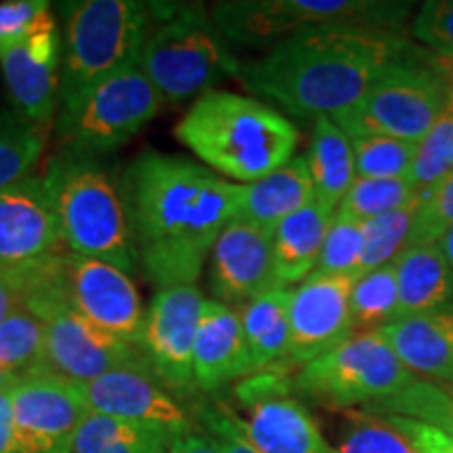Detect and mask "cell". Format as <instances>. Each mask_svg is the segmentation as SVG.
Masks as SVG:
<instances>
[{"instance_id":"1","label":"cell","mask_w":453,"mask_h":453,"mask_svg":"<svg viewBox=\"0 0 453 453\" xmlns=\"http://www.w3.org/2000/svg\"><path fill=\"white\" fill-rule=\"evenodd\" d=\"M139 267L160 288L200 277L220 231L237 217L242 185L187 157L145 151L118 180Z\"/></svg>"},{"instance_id":"2","label":"cell","mask_w":453,"mask_h":453,"mask_svg":"<svg viewBox=\"0 0 453 453\" xmlns=\"http://www.w3.org/2000/svg\"><path fill=\"white\" fill-rule=\"evenodd\" d=\"M411 50L395 32H298L273 44L260 59L242 61L235 78L283 111L317 120L359 104L378 73Z\"/></svg>"},{"instance_id":"3","label":"cell","mask_w":453,"mask_h":453,"mask_svg":"<svg viewBox=\"0 0 453 453\" xmlns=\"http://www.w3.org/2000/svg\"><path fill=\"white\" fill-rule=\"evenodd\" d=\"M174 137L219 177L248 185L292 160L298 128L263 101L211 90L180 118Z\"/></svg>"},{"instance_id":"4","label":"cell","mask_w":453,"mask_h":453,"mask_svg":"<svg viewBox=\"0 0 453 453\" xmlns=\"http://www.w3.org/2000/svg\"><path fill=\"white\" fill-rule=\"evenodd\" d=\"M42 179L67 250L137 273L139 257L120 185L110 173L93 156L65 150L50 160Z\"/></svg>"},{"instance_id":"5","label":"cell","mask_w":453,"mask_h":453,"mask_svg":"<svg viewBox=\"0 0 453 453\" xmlns=\"http://www.w3.org/2000/svg\"><path fill=\"white\" fill-rule=\"evenodd\" d=\"M151 27L137 65L160 93L162 101L180 104L214 90L235 78L240 59L202 4L150 3Z\"/></svg>"},{"instance_id":"6","label":"cell","mask_w":453,"mask_h":453,"mask_svg":"<svg viewBox=\"0 0 453 453\" xmlns=\"http://www.w3.org/2000/svg\"><path fill=\"white\" fill-rule=\"evenodd\" d=\"M57 118L67 116L101 81L139 61L151 27V4L82 0L67 4Z\"/></svg>"},{"instance_id":"7","label":"cell","mask_w":453,"mask_h":453,"mask_svg":"<svg viewBox=\"0 0 453 453\" xmlns=\"http://www.w3.org/2000/svg\"><path fill=\"white\" fill-rule=\"evenodd\" d=\"M413 3L390 0H229L211 11L229 44L273 47L298 32L361 27L393 32L405 24Z\"/></svg>"},{"instance_id":"8","label":"cell","mask_w":453,"mask_h":453,"mask_svg":"<svg viewBox=\"0 0 453 453\" xmlns=\"http://www.w3.org/2000/svg\"><path fill=\"white\" fill-rule=\"evenodd\" d=\"M420 50L388 64L357 105L332 116L349 137L382 134L418 143L445 116L451 87Z\"/></svg>"},{"instance_id":"9","label":"cell","mask_w":453,"mask_h":453,"mask_svg":"<svg viewBox=\"0 0 453 453\" xmlns=\"http://www.w3.org/2000/svg\"><path fill=\"white\" fill-rule=\"evenodd\" d=\"M416 380L380 332H355L294 376V390L332 410L370 407Z\"/></svg>"},{"instance_id":"10","label":"cell","mask_w":453,"mask_h":453,"mask_svg":"<svg viewBox=\"0 0 453 453\" xmlns=\"http://www.w3.org/2000/svg\"><path fill=\"white\" fill-rule=\"evenodd\" d=\"M162 104L160 93L134 64L88 90L76 110L57 118V130L67 151L95 157L128 143L154 120Z\"/></svg>"},{"instance_id":"11","label":"cell","mask_w":453,"mask_h":453,"mask_svg":"<svg viewBox=\"0 0 453 453\" xmlns=\"http://www.w3.org/2000/svg\"><path fill=\"white\" fill-rule=\"evenodd\" d=\"M235 396L248 410L246 420L240 418L243 434L260 453H334L283 367L243 378Z\"/></svg>"},{"instance_id":"12","label":"cell","mask_w":453,"mask_h":453,"mask_svg":"<svg viewBox=\"0 0 453 453\" xmlns=\"http://www.w3.org/2000/svg\"><path fill=\"white\" fill-rule=\"evenodd\" d=\"M206 300L196 283L168 286L156 292L145 311L139 349L151 373L174 396L197 393L194 349Z\"/></svg>"},{"instance_id":"13","label":"cell","mask_w":453,"mask_h":453,"mask_svg":"<svg viewBox=\"0 0 453 453\" xmlns=\"http://www.w3.org/2000/svg\"><path fill=\"white\" fill-rule=\"evenodd\" d=\"M15 453H73L78 428L90 410L81 384L50 372L13 387Z\"/></svg>"},{"instance_id":"14","label":"cell","mask_w":453,"mask_h":453,"mask_svg":"<svg viewBox=\"0 0 453 453\" xmlns=\"http://www.w3.org/2000/svg\"><path fill=\"white\" fill-rule=\"evenodd\" d=\"M65 290L73 309L101 332L139 347L145 311L133 277L99 258L65 252Z\"/></svg>"},{"instance_id":"15","label":"cell","mask_w":453,"mask_h":453,"mask_svg":"<svg viewBox=\"0 0 453 453\" xmlns=\"http://www.w3.org/2000/svg\"><path fill=\"white\" fill-rule=\"evenodd\" d=\"M353 277L311 275L292 290L290 353L286 367H304L355 334Z\"/></svg>"},{"instance_id":"16","label":"cell","mask_w":453,"mask_h":453,"mask_svg":"<svg viewBox=\"0 0 453 453\" xmlns=\"http://www.w3.org/2000/svg\"><path fill=\"white\" fill-rule=\"evenodd\" d=\"M61 57L64 47L50 13L26 41L0 53V67L15 111L42 127H49L59 111Z\"/></svg>"},{"instance_id":"17","label":"cell","mask_w":453,"mask_h":453,"mask_svg":"<svg viewBox=\"0 0 453 453\" xmlns=\"http://www.w3.org/2000/svg\"><path fill=\"white\" fill-rule=\"evenodd\" d=\"M88 410L118 420L145 424L170 434L194 433L196 420L147 367H122L81 384Z\"/></svg>"},{"instance_id":"18","label":"cell","mask_w":453,"mask_h":453,"mask_svg":"<svg viewBox=\"0 0 453 453\" xmlns=\"http://www.w3.org/2000/svg\"><path fill=\"white\" fill-rule=\"evenodd\" d=\"M67 250L42 177L0 191V271H15Z\"/></svg>"},{"instance_id":"19","label":"cell","mask_w":453,"mask_h":453,"mask_svg":"<svg viewBox=\"0 0 453 453\" xmlns=\"http://www.w3.org/2000/svg\"><path fill=\"white\" fill-rule=\"evenodd\" d=\"M211 288L214 300L248 304L273 288V234L234 219L212 248Z\"/></svg>"},{"instance_id":"20","label":"cell","mask_w":453,"mask_h":453,"mask_svg":"<svg viewBox=\"0 0 453 453\" xmlns=\"http://www.w3.org/2000/svg\"><path fill=\"white\" fill-rule=\"evenodd\" d=\"M250 373V355L243 338L242 313L220 300L208 298L194 349L197 393H217L226 384L243 380Z\"/></svg>"},{"instance_id":"21","label":"cell","mask_w":453,"mask_h":453,"mask_svg":"<svg viewBox=\"0 0 453 453\" xmlns=\"http://www.w3.org/2000/svg\"><path fill=\"white\" fill-rule=\"evenodd\" d=\"M411 373L445 382L453 373V304L378 330Z\"/></svg>"},{"instance_id":"22","label":"cell","mask_w":453,"mask_h":453,"mask_svg":"<svg viewBox=\"0 0 453 453\" xmlns=\"http://www.w3.org/2000/svg\"><path fill=\"white\" fill-rule=\"evenodd\" d=\"M313 200L315 185L307 156H294L269 177L242 185L240 211L235 219L275 234L283 220L303 211Z\"/></svg>"},{"instance_id":"23","label":"cell","mask_w":453,"mask_h":453,"mask_svg":"<svg viewBox=\"0 0 453 453\" xmlns=\"http://www.w3.org/2000/svg\"><path fill=\"white\" fill-rule=\"evenodd\" d=\"M334 214L332 208L313 200L277 226L273 234V288H292L313 275Z\"/></svg>"},{"instance_id":"24","label":"cell","mask_w":453,"mask_h":453,"mask_svg":"<svg viewBox=\"0 0 453 453\" xmlns=\"http://www.w3.org/2000/svg\"><path fill=\"white\" fill-rule=\"evenodd\" d=\"M399 319L453 304V269L439 243H416L395 260Z\"/></svg>"},{"instance_id":"25","label":"cell","mask_w":453,"mask_h":453,"mask_svg":"<svg viewBox=\"0 0 453 453\" xmlns=\"http://www.w3.org/2000/svg\"><path fill=\"white\" fill-rule=\"evenodd\" d=\"M292 290L294 288H271L240 311L252 373L286 367L290 353Z\"/></svg>"},{"instance_id":"26","label":"cell","mask_w":453,"mask_h":453,"mask_svg":"<svg viewBox=\"0 0 453 453\" xmlns=\"http://www.w3.org/2000/svg\"><path fill=\"white\" fill-rule=\"evenodd\" d=\"M304 156L313 177L315 200L336 212L357 179L350 137L332 118L319 116L311 134L309 151Z\"/></svg>"},{"instance_id":"27","label":"cell","mask_w":453,"mask_h":453,"mask_svg":"<svg viewBox=\"0 0 453 453\" xmlns=\"http://www.w3.org/2000/svg\"><path fill=\"white\" fill-rule=\"evenodd\" d=\"M174 437L179 434L90 411L78 428L73 453H157Z\"/></svg>"},{"instance_id":"28","label":"cell","mask_w":453,"mask_h":453,"mask_svg":"<svg viewBox=\"0 0 453 453\" xmlns=\"http://www.w3.org/2000/svg\"><path fill=\"white\" fill-rule=\"evenodd\" d=\"M49 372L44 359V326L32 311L15 307L0 324V373L24 380Z\"/></svg>"},{"instance_id":"29","label":"cell","mask_w":453,"mask_h":453,"mask_svg":"<svg viewBox=\"0 0 453 453\" xmlns=\"http://www.w3.org/2000/svg\"><path fill=\"white\" fill-rule=\"evenodd\" d=\"M47 145V127L21 116L0 113V191L32 177Z\"/></svg>"},{"instance_id":"30","label":"cell","mask_w":453,"mask_h":453,"mask_svg":"<svg viewBox=\"0 0 453 453\" xmlns=\"http://www.w3.org/2000/svg\"><path fill=\"white\" fill-rule=\"evenodd\" d=\"M378 416H403L430 424L453 439V390L430 380H413L388 399L364 407Z\"/></svg>"},{"instance_id":"31","label":"cell","mask_w":453,"mask_h":453,"mask_svg":"<svg viewBox=\"0 0 453 453\" xmlns=\"http://www.w3.org/2000/svg\"><path fill=\"white\" fill-rule=\"evenodd\" d=\"M418 211H420V197H416L403 208H396L393 212L364 220L361 275L393 265L410 248Z\"/></svg>"},{"instance_id":"32","label":"cell","mask_w":453,"mask_h":453,"mask_svg":"<svg viewBox=\"0 0 453 453\" xmlns=\"http://www.w3.org/2000/svg\"><path fill=\"white\" fill-rule=\"evenodd\" d=\"M355 332H378L399 319V286L395 265L357 277L350 294Z\"/></svg>"},{"instance_id":"33","label":"cell","mask_w":453,"mask_h":453,"mask_svg":"<svg viewBox=\"0 0 453 453\" xmlns=\"http://www.w3.org/2000/svg\"><path fill=\"white\" fill-rule=\"evenodd\" d=\"M453 174V113L445 116L416 143V156L407 180L418 197L426 196L439 183Z\"/></svg>"},{"instance_id":"34","label":"cell","mask_w":453,"mask_h":453,"mask_svg":"<svg viewBox=\"0 0 453 453\" xmlns=\"http://www.w3.org/2000/svg\"><path fill=\"white\" fill-rule=\"evenodd\" d=\"M355 151V170L361 179H407L416 143L382 134H357L350 137Z\"/></svg>"},{"instance_id":"35","label":"cell","mask_w":453,"mask_h":453,"mask_svg":"<svg viewBox=\"0 0 453 453\" xmlns=\"http://www.w3.org/2000/svg\"><path fill=\"white\" fill-rule=\"evenodd\" d=\"M416 197V191L407 179L357 177L336 212L364 223V220L380 217V214L393 212L396 208H403Z\"/></svg>"},{"instance_id":"36","label":"cell","mask_w":453,"mask_h":453,"mask_svg":"<svg viewBox=\"0 0 453 453\" xmlns=\"http://www.w3.org/2000/svg\"><path fill=\"white\" fill-rule=\"evenodd\" d=\"M361 257H364V223L336 212L330 229H327L313 275H336L357 280L361 275Z\"/></svg>"},{"instance_id":"37","label":"cell","mask_w":453,"mask_h":453,"mask_svg":"<svg viewBox=\"0 0 453 453\" xmlns=\"http://www.w3.org/2000/svg\"><path fill=\"white\" fill-rule=\"evenodd\" d=\"M334 453H416L403 434L384 416L355 411Z\"/></svg>"},{"instance_id":"38","label":"cell","mask_w":453,"mask_h":453,"mask_svg":"<svg viewBox=\"0 0 453 453\" xmlns=\"http://www.w3.org/2000/svg\"><path fill=\"white\" fill-rule=\"evenodd\" d=\"M453 229V174L420 197L410 246L439 243Z\"/></svg>"},{"instance_id":"39","label":"cell","mask_w":453,"mask_h":453,"mask_svg":"<svg viewBox=\"0 0 453 453\" xmlns=\"http://www.w3.org/2000/svg\"><path fill=\"white\" fill-rule=\"evenodd\" d=\"M200 430L214 437L225 453H260L242 430L240 416L225 403H203L196 410Z\"/></svg>"},{"instance_id":"40","label":"cell","mask_w":453,"mask_h":453,"mask_svg":"<svg viewBox=\"0 0 453 453\" xmlns=\"http://www.w3.org/2000/svg\"><path fill=\"white\" fill-rule=\"evenodd\" d=\"M413 36L437 55L453 57V0H428L413 19Z\"/></svg>"},{"instance_id":"41","label":"cell","mask_w":453,"mask_h":453,"mask_svg":"<svg viewBox=\"0 0 453 453\" xmlns=\"http://www.w3.org/2000/svg\"><path fill=\"white\" fill-rule=\"evenodd\" d=\"M49 13L50 4L44 0L0 3V53L26 41Z\"/></svg>"},{"instance_id":"42","label":"cell","mask_w":453,"mask_h":453,"mask_svg":"<svg viewBox=\"0 0 453 453\" xmlns=\"http://www.w3.org/2000/svg\"><path fill=\"white\" fill-rule=\"evenodd\" d=\"M378 416V413H376ZM403 437L410 441L416 453H453V439L443 430L430 424L411 420L403 416H384Z\"/></svg>"},{"instance_id":"43","label":"cell","mask_w":453,"mask_h":453,"mask_svg":"<svg viewBox=\"0 0 453 453\" xmlns=\"http://www.w3.org/2000/svg\"><path fill=\"white\" fill-rule=\"evenodd\" d=\"M157 453H225V449L208 433L194 430V433L179 434V437L170 439Z\"/></svg>"},{"instance_id":"44","label":"cell","mask_w":453,"mask_h":453,"mask_svg":"<svg viewBox=\"0 0 453 453\" xmlns=\"http://www.w3.org/2000/svg\"><path fill=\"white\" fill-rule=\"evenodd\" d=\"M0 453H15L13 387L0 390Z\"/></svg>"},{"instance_id":"45","label":"cell","mask_w":453,"mask_h":453,"mask_svg":"<svg viewBox=\"0 0 453 453\" xmlns=\"http://www.w3.org/2000/svg\"><path fill=\"white\" fill-rule=\"evenodd\" d=\"M19 307V300H17L15 288L11 286V281L0 273V324L11 315V311Z\"/></svg>"},{"instance_id":"46","label":"cell","mask_w":453,"mask_h":453,"mask_svg":"<svg viewBox=\"0 0 453 453\" xmlns=\"http://www.w3.org/2000/svg\"><path fill=\"white\" fill-rule=\"evenodd\" d=\"M439 246H441V250H443L445 258L449 260V265H451V269H453V229L443 237V240L439 242Z\"/></svg>"},{"instance_id":"47","label":"cell","mask_w":453,"mask_h":453,"mask_svg":"<svg viewBox=\"0 0 453 453\" xmlns=\"http://www.w3.org/2000/svg\"><path fill=\"white\" fill-rule=\"evenodd\" d=\"M15 384H17V382L13 380V378H9V376H4V373H0V390L15 387Z\"/></svg>"},{"instance_id":"48","label":"cell","mask_w":453,"mask_h":453,"mask_svg":"<svg viewBox=\"0 0 453 453\" xmlns=\"http://www.w3.org/2000/svg\"><path fill=\"white\" fill-rule=\"evenodd\" d=\"M443 387H447V388H449V390H453V373H451V376L447 378V380L443 382Z\"/></svg>"}]
</instances>
